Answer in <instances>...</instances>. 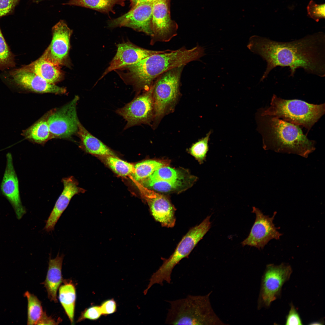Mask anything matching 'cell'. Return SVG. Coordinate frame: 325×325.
<instances>
[{"label":"cell","mask_w":325,"mask_h":325,"mask_svg":"<svg viewBox=\"0 0 325 325\" xmlns=\"http://www.w3.org/2000/svg\"><path fill=\"white\" fill-rule=\"evenodd\" d=\"M325 34L321 32L286 42L254 36L249 39L247 47L267 63L260 81L277 66L289 67L291 76H293L297 69L302 68L308 73L323 77L325 75Z\"/></svg>","instance_id":"cell-1"},{"label":"cell","mask_w":325,"mask_h":325,"mask_svg":"<svg viewBox=\"0 0 325 325\" xmlns=\"http://www.w3.org/2000/svg\"><path fill=\"white\" fill-rule=\"evenodd\" d=\"M205 55L204 48L198 45L190 48L182 47L175 50L148 56L137 63L118 69L119 74L128 84L139 92L148 90L154 80L174 68L199 60Z\"/></svg>","instance_id":"cell-2"},{"label":"cell","mask_w":325,"mask_h":325,"mask_svg":"<svg viewBox=\"0 0 325 325\" xmlns=\"http://www.w3.org/2000/svg\"><path fill=\"white\" fill-rule=\"evenodd\" d=\"M256 119L265 150L296 154L305 158L315 150V141L308 139L299 126L258 111Z\"/></svg>","instance_id":"cell-3"},{"label":"cell","mask_w":325,"mask_h":325,"mask_svg":"<svg viewBox=\"0 0 325 325\" xmlns=\"http://www.w3.org/2000/svg\"><path fill=\"white\" fill-rule=\"evenodd\" d=\"M210 293L189 295L185 298L168 301L170 305L165 323L171 325H224L211 305Z\"/></svg>","instance_id":"cell-4"},{"label":"cell","mask_w":325,"mask_h":325,"mask_svg":"<svg viewBox=\"0 0 325 325\" xmlns=\"http://www.w3.org/2000/svg\"><path fill=\"white\" fill-rule=\"evenodd\" d=\"M262 115L273 116L299 126L307 133L324 114L325 104H311L298 99L286 100L274 94L270 106L258 111Z\"/></svg>","instance_id":"cell-5"},{"label":"cell","mask_w":325,"mask_h":325,"mask_svg":"<svg viewBox=\"0 0 325 325\" xmlns=\"http://www.w3.org/2000/svg\"><path fill=\"white\" fill-rule=\"evenodd\" d=\"M210 217L211 215L207 216L200 224L191 228L182 239L170 257L168 259L163 258L162 265L150 278L147 289L156 284L162 286L164 281L171 283V274L175 266L182 259L188 257L210 228Z\"/></svg>","instance_id":"cell-6"},{"label":"cell","mask_w":325,"mask_h":325,"mask_svg":"<svg viewBox=\"0 0 325 325\" xmlns=\"http://www.w3.org/2000/svg\"><path fill=\"white\" fill-rule=\"evenodd\" d=\"M184 66H180L166 71L154 82V119L156 122L173 110L179 96L181 78Z\"/></svg>","instance_id":"cell-7"},{"label":"cell","mask_w":325,"mask_h":325,"mask_svg":"<svg viewBox=\"0 0 325 325\" xmlns=\"http://www.w3.org/2000/svg\"><path fill=\"white\" fill-rule=\"evenodd\" d=\"M292 272L290 265L285 263L267 265L262 276L258 300V308L269 307L281 295L284 284Z\"/></svg>","instance_id":"cell-8"},{"label":"cell","mask_w":325,"mask_h":325,"mask_svg":"<svg viewBox=\"0 0 325 325\" xmlns=\"http://www.w3.org/2000/svg\"><path fill=\"white\" fill-rule=\"evenodd\" d=\"M153 88V84L148 90L116 110V113L126 122L125 129L141 124H149L154 119Z\"/></svg>","instance_id":"cell-9"},{"label":"cell","mask_w":325,"mask_h":325,"mask_svg":"<svg viewBox=\"0 0 325 325\" xmlns=\"http://www.w3.org/2000/svg\"><path fill=\"white\" fill-rule=\"evenodd\" d=\"M79 98L70 102L48 116L47 121L52 138H66L77 132L79 120L76 105Z\"/></svg>","instance_id":"cell-10"},{"label":"cell","mask_w":325,"mask_h":325,"mask_svg":"<svg viewBox=\"0 0 325 325\" xmlns=\"http://www.w3.org/2000/svg\"><path fill=\"white\" fill-rule=\"evenodd\" d=\"M170 1L154 0L153 2L151 45L158 42H169L177 34L178 26L171 18Z\"/></svg>","instance_id":"cell-11"},{"label":"cell","mask_w":325,"mask_h":325,"mask_svg":"<svg viewBox=\"0 0 325 325\" xmlns=\"http://www.w3.org/2000/svg\"><path fill=\"white\" fill-rule=\"evenodd\" d=\"M252 212L255 214L256 218L249 235L241 243L243 246L248 245L260 249L271 240L279 239L282 234L277 230L273 223L276 212L270 217L264 215L258 208L253 207Z\"/></svg>","instance_id":"cell-12"},{"label":"cell","mask_w":325,"mask_h":325,"mask_svg":"<svg viewBox=\"0 0 325 325\" xmlns=\"http://www.w3.org/2000/svg\"><path fill=\"white\" fill-rule=\"evenodd\" d=\"M152 3L147 2L137 4L127 13L111 20L109 26L129 27L152 37Z\"/></svg>","instance_id":"cell-13"},{"label":"cell","mask_w":325,"mask_h":325,"mask_svg":"<svg viewBox=\"0 0 325 325\" xmlns=\"http://www.w3.org/2000/svg\"><path fill=\"white\" fill-rule=\"evenodd\" d=\"M72 32L63 20H60L53 27L51 41L41 57L58 66L64 63L68 55Z\"/></svg>","instance_id":"cell-14"},{"label":"cell","mask_w":325,"mask_h":325,"mask_svg":"<svg viewBox=\"0 0 325 325\" xmlns=\"http://www.w3.org/2000/svg\"><path fill=\"white\" fill-rule=\"evenodd\" d=\"M117 47L116 55L100 79L112 71L136 63L151 55L172 51L169 49L163 51L148 50L140 48L128 42L119 44Z\"/></svg>","instance_id":"cell-15"},{"label":"cell","mask_w":325,"mask_h":325,"mask_svg":"<svg viewBox=\"0 0 325 325\" xmlns=\"http://www.w3.org/2000/svg\"><path fill=\"white\" fill-rule=\"evenodd\" d=\"M6 158V167L1 184V191L12 205L17 218L20 219L26 211L21 202L18 180L10 153H7Z\"/></svg>","instance_id":"cell-16"},{"label":"cell","mask_w":325,"mask_h":325,"mask_svg":"<svg viewBox=\"0 0 325 325\" xmlns=\"http://www.w3.org/2000/svg\"><path fill=\"white\" fill-rule=\"evenodd\" d=\"M62 181L64 186L63 190L46 220L44 228L48 232L54 230L56 224L73 197L84 192L83 189L78 186L77 181L73 176L64 178Z\"/></svg>","instance_id":"cell-17"},{"label":"cell","mask_w":325,"mask_h":325,"mask_svg":"<svg viewBox=\"0 0 325 325\" xmlns=\"http://www.w3.org/2000/svg\"><path fill=\"white\" fill-rule=\"evenodd\" d=\"M11 80L18 86L26 90L39 93L64 94L65 88L50 83L32 72L21 71L15 73L9 72Z\"/></svg>","instance_id":"cell-18"},{"label":"cell","mask_w":325,"mask_h":325,"mask_svg":"<svg viewBox=\"0 0 325 325\" xmlns=\"http://www.w3.org/2000/svg\"><path fill=\"white\" fill-rule=\"evenodd\" d=\"M152 215L163 227L172 228L175 222V209L164 196L153 191L146 196Z\"/></svg>","instance_id":"cell-19"},{"label":"cell","mask_w":325,"mask_h":325,"mask_svg":"<svg viewBox=\"0 0 325 325\" xmlns=\"http://www.w3.org/2000/svg\"><path fill=\"white\" fill-rule=\"evenodd\" d=\"M21 71L33 73L48 82L54 84L60 81L62 76L59 66L41 57L29 64L14 69L9 72L15 73Z\"/></svg>","instance_id":"cell-20"},{"label":"cell","mask_w":325,"mask_h":325,"mask_svg":"<svg viewBox=\"0 0 325 325\" xmlns=\"http://www.w3.org/2000/svg\"><path fill=\"white\" fill-rule=\"evenodd\" d=\"M64 256L63 254L59 255L58 253L55 258H50L46 279L43 283L49 299L55 303L57 302V291L63 280L61 269Z\"/></svg>","instance_id":"cell-21"},{"label":"cell","mask_w":325,"mask_h":325,"mask_svg":"<svg viewBox=\"0 0 325 325\" xmlns=\"http://www.w3.org/2000/svg\"><path fill=\"white\" fill-rule=\"evenodd\" d=\"M77 133L80 139L81 147L87 153L102 156H116L113 150L91 134L80 122Z\"/></svg>","instance_id":"cell-22"},{"label":"cell","mask_w":325,"mask_h":325,"mask_svg":"<svg viewBox=\"0 0 325 325\" xmlns=\"http://www.w3.org/2000/svg\"><path fill=\"white\" fill-rule=\"evenodd\" d=\"M191 177L184 180L168 181L151 180L146 178L141 182L147 188L164 193L179 192L184 190L190 185Z\"/></svg>","instance_id":"cell-23"},{"label":"cell","mask_w":325,"mask_h":325,"mask_svg":"<svg viewBox=\"0 0 325 325\" xmlns=\"http://www.w3.org/2000/svg\"><path fill=\"white\" fill-rule=\"evenodd\" d=\"M59 298L66 314L73 324L76 299L75 286L71 282H64L59 289Z\"/></svg>","instance_id":"cell-24"},{"label":"cell","mask_w":325,"mask_h":325,"mask_svg":"<svg viewBox=\"0 0 325 325\" xmlns=\"http://www.w3.org/2000/svg\"><path fill=\"white\" fill-rule=\"evenodd\" d=\"M125 0H70L65 4L89 8L98 11L108 13L113 12L116 5L123 6Z\"/></svg>","instance_id":"cell-25"},{"label":"cell","mask_w":325,"mask_h":325,"mask_svg":"<svg viewBox=\"0 0 325 325\" xmlns=\"http://www.w3.org/2000/svg\"><path fill=\"white\" fill-rule=\"evenodd\" d=\"M166 160H147L136 164L132 174L134 179L141 181L150 176L158 169L168 165Z\"/></svg>","instance_id":"cell-26"},{"label":"cell","mask_w":325,"mask_h":325,"mask_svg":"<svg viewBox=\"0 0 325 325\" xmlns=\"http://www.w3.org/2000/svg\"><path fill=\"white\" fill-rule=\"evenodd\" d=\"M47 117L39 120L29 128L26 132V137L40 144H43L51 138Z\"/></svg>","instance_id":"cell-27"},{"label":"cell","mask_w":325,"mask_h":325,"mask_svg":"<svg viewBox=\"0 0 325 325\" xmlns=\"http://www.w3.org/2000/svg\"><path fill=\"white\" fill-rule=\"evenodd\" d=\"M24 296L28 302L27 324L36 325L43 312L41 302L36 296L28 291L25 293Z\"/></svg>","instance_id":"cell-28"},{"label":"cell","mask_w":325,"mask_h":325,"mask_svg":"<svg viewBox=\"0 0 325 325\" xmlns=\"http://www.w3.org/2000/svg\"><path fill=\"white\" fill-rule=\"evenodd\" d=\"M189 178L187 177L183 171L166 166L158 169L147 178L151 180L173 181Z\"/></svg>","instance_id":"cell-29"},{"label":"cell","mask_w":325,"mask_h":325,"mask_svg":"<svg viewBox=\"0 0 325 325\" xmlns=\"http://www.w3.org/2000/svg\"><path fill=\"white\" fill-rule=\"evenodd\" d=\"M103 157L105 163L117 174L125 176L132 174L134 166L132 164L121 160L116 156H107Z\"/></svg>","instance_id":"cell-30"},{"label":"cell","mask_w":325,"mask_h":325,"mask_svg":"<svg viewBox=\"0 0 325 325\" xmlns=\"http://www.w3.org/2000/svg\"><path fill=\"white\" fill-rule=\"evenodd\" d=\"M15 57L4 37L0 27V70L15 67Z\"/></svg>","instance_id":"cell-31"},{"label":"cell","mask_w":325,"mask_h":325,"mask_svg":"<svg viewBox=\"0 0 325 325\" xmlns=\"http://www.w3.org/2000/svg\"><path fill=\"white\" fill-rule=\"evenodd\" d=\"M211 133L210 131L205 137L193 144L190 149V153L200 163L205 159L209 150L208 143Z\"/></svg>","instance_id":"cell-32"},{"label":"cell","mask_w":325,"mask_h":325,"mask_svg":"<svg viewBox=\"0 0 325 325\" xmlns=\"http://www.w3.org/2000/svg\"><path fill=\"white\" fill-rule=\"evenodd\" d=\"M325 5L317 4L313 0L309 2L307 7L308 16L318 22L320 19L325 18Z\"/></svg>","instance_id":"cell-33"},{"label":"cell","mask_w":325,"mask_h":325,"mask_svg":"<svg viewBox=\"0 0 325 325\" xmlns=\"http://www.w3.org/2000/svg\"><path fill=\"white\" fill-rule=\"evenodd\" d=\"M103 315L100 306L94 305L87 308L81 313L77 322H81L85 319L96 320Z\"/></svg>","instance_id":"cell-34"},{"label":"cell","mask_w":325,"mask_h":325,"mask_svg":"<svg viewBox=\"0 0 325 325\" xmlns=\"http://www.w3.org/2000/svg\"><path fill=\"white\" fill-rule=\"evenodd\" d=\"M19 1V0H0V18L11 12Z\"/></svg>","instance_id":"cell-35"},{"label":"cell","mask_w":325,"mask_h":325,"mask_svg":"<svg viewBox=\"0 0 325 325\" xmlns=\"http://www.w3.org/2000/svg\"><path fill=\"white\" fill-rule=\"evenodd\" d=\"M286 325H302L301 318L295 306L290 304V308L286 317Z\"/></svg>","instance_id":"cell-36"},{"label":"cell","mask_w":325,"mask_h":325,"mask_svg":"<svg viewBox=\"0 0 325 325\" xmlns=\"http://www.w3.org/2000/svg\"><path fill=\"white\" fill-rule=\"evenodd\" d=\"M100 306L103 315L111 314L115 312L116 311V304L113 299L104 302Z\"/></svg>","instance_id":"cell-37"},{"label":"cell","mask_w":325,"mask_h":325,"mask_svg":"<svg viewBox=\"0 0 325 325\" xmlns=\"http://www.w3.org/2000/svg\"><path fill=\"white\" fill-rule=\"evenodd\" d=\"M59 322L58 320L56 321L51 317L48 316L46 313L43 311L36 325H57Z\"/></svg>","instance_id":"cell-38"},{"label":"cell","mask_w":325,"mask_h":325,"mask_svg":"<svg viewBox=\"0 0 325 325\" xmlns=\"http://www.w3.org/2000/svg\"><path fill=\"white\" fill-rule=\"evenodd\" d=\"M154 0H130L132 6V7L135 6L137 4L141 3L151 2Z\"/></svg>","instance_id":"cell-39"},{"label":"cell","mask_w":325,"mask_h":325,"mask_svg":"<svg viewBox=\"0 0 325 325\" xmlns=\"http://www.w3.org/2000/svg\"></svg>","instance_id":"cell-40"}]
</instances>
